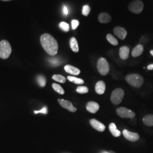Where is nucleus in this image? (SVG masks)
<instances>
[{"mask_svg": "<svg viewBox=\"0 0 153 153\" xmlns=\"http://www.w3.org/2000/svg\"><path fill=\"white\" fill-rule=\"evenodd\" d=\"M98 21L102 23H108L111 21V16L107 13H102L99 16Z\"/></svg>", "mask_w": 153, "mask_h": 153, "instance_id": "17", "label": "nucleus"}, {"mask_svg": "<svg viewBox=\"0 0 153 153\" xmlns=\"http://www.w3.org/2000/svg\"><path fill=\"white\" fill-rule=\"evenodd\" d=\"M143 46L142 44H138L131 51V56L133 57H137L141 55L143 52Z\"/></svg>", "mask_w": 153, "mask_h": 153, "instance_id": "16", "label": "nucleus"}, {"mask_svg": "<svg viewBox=\"0 0 153 153\" xmlns=\"http://www.w3.org/2000/svg\"><path fill=\"white\" fill-rule=\"evenodd\" d=\"M123 134L126 140L131 142H136L140 138V136L138 133L129 131L127 129L123 130Z\"/></svg>", "mask_w": 153, "mask_h": 153, "instance_id": "8", "label": "nucleus"}, {"mask_svg": "<svg viewBox=\"0 0 153 153\" xmlns=\"http://www.w3.org/2000/svg\"><path fill=\"white\" fill-rule=\"evenodd\" d=\"M64 70L68 73H69L73 76H78L80 74L81 71L79 69L71 65H66L64 66Z\"/></svg>", "mask_w": 153, "mask_h": 153, "instance_id": "14", "label": "nucleus"}, {"mask_svg": "<svg viewBox=\"0 0 153 153\" xmlns=\"http://www.w3.org/2000/svg\"><path fill=\"white\" fill-rule=\"evenodd\" d=\"M52 88L54 89V90L56 92L60 94L61 95H64L65 94L64 90L62 88L61 86L60 85L54 83L52 84Z\"/></svg>", "mask_w": 153, "mask_h": 153, "instance_id": "24", "label": "nucleus"}, {"mask_svg": "<svg viewBox=\"0 0 153 153\" xmlns=\"http://www.w3.org/2000/svg\"><path fill=\"white\" fill-rule=\"evenodd\" d=\"M11 53V47L9 42L2 40L0 42V58L5 60L9 57Z\"/></svg>", "mask_w": 153, "mask_h": 153, "instance_id": "3", "label": "nucleus"}, {"mask_svg": "<svg viewBox=\"0 0 153 153\" xmlns=\"http://www.w3.org/2000/svg\"><path fill=\"white\" fill-rule=\"evenodd\" d=\"M100 153H109V152H106V151H103V152H102Z\"/></svg>", "mask_w": 153, "mask_h": 153, "instance_id": "34", "label": "nucleus"}, {"mask_svg": "<svg viewBox=\"0 0 153 153\" xmlns=\"http://www.w3.org/2000/svg\"><path fill=\"white\" fill-rule=\"evenodd\" d=\"M40 43L44 51L50 56L57 53L59 45L57 40L49 33H44L40 36Z\"/></svg>", "mask_w": 153, "mask_h": 153, "instance_id": "1", "label": "nucleus"}, {"mask_svg": "<svg viewBox=\"0 0 153 153\" xmlns=\"http://www.w3.org/2000/svg\"><path fill=\"white\" fill-rule=\"evenodd\" d=\"M47 112H48V109L47 107H44L43 108L40 110H39V111H34V113L35 114H38L39 113H42V114H47Z\"/></svg>", "mask_w": 153, "mask_h": 153, "instance_id": "30", "label": "nucleus"}, {"mask_svg": "<svg viewBox=\"0 0 153 153\" xmlns=\"http://www.w3.org/2000/svg\"><path fill=\"white\" fill-rule=\"evenodd\" d=\"M114 33L115 35L120 39L121 40L125 39L127 35V31L124 28L121 27H116L114 29Z\"/></svg>", "mask_w": 153, "mask_h": 153, "instance_id": "11", "label": "nucleus"}, {"mask_svg": "<svg viewBox=\"0 0 153 153\" xmlns=\"http://www.w3.org/2000/svg\"><path fill=\"white\" fill-rule=\"evenodd\" d=\"M36 80H37V82L40 86L43 88L45 86L47 81H46V78L45 76L42 75H39L37 76Z\"/></svg>", "mask_w": 153, "mask_h": 153, "instance_id": "23", "label": "nucleus"}, {"mask_svg": "<svg viewBox=\"0 0 153 153\" xmlns=\"http://www.w3.org/2000/svg\"><path fill=\"white\" fill-rule=\"evenodd\" d=\"M67 79L70 82H73V83L76 84V85H83L84 83V81L82 79L79 78H76L75 76H68Z\"/></svg>", "mask_w": 153, "mask_h": 153, "instance_id": "21", "label": "nucleus"}, {"mask_svg": "<svg viewBox=\"0 0 153 153\" xmlns=\"http://www.w3.org/2000/svg\"><path fill=\"white\" fill-rule=\"evenodd\" d=\"M97 69L99 73L102 76H106L109 71V65L107 60L101 57L97 61Z\"/></svg>", "mask_w": 153, "mask_h": 153, "instance_id": "5", "label": "nucleus"}, {"mask_svg": "<svg viewBox=\"0 0 153 153\" xmlns=\"http://www.w3.org/2000/svg\"><path fill=\"white\" fill-rule=\"evenodd\" d=\"M130 49L127 46H123L119 49V56L121 60H126L128 59Z\"/></svg>", "mask_w": 153, "mask_h": 153, "instance_id": "13", "label": "nucleus"}, {"mask_svg": "<svg viewBox=\"0 0 153 153\" xmlns=\"http://www.w3.org/2000/svg\"><path fill=\"white\" fill-rule=\"evenodd\" d=\"M109 131H111V134L115 137H119L120 136L121 132L117 129V127L115 125V123H111L109 126Z\"/></svg>", "mask_w": 153, "mask_h": 153, "instance_id": "18", "label": "nucleus"}, {"mask_svg": "<svg viewBox=\"0 0 153 153\" xmlns=\"http://www.w3.org/2000/svg\"><path fill=\"white\" fill-rule=\"evenodd\" d=\"M2 1H11V0H1Z\"/></svg>", "mask_w": 153, "mask_h": 153, "instance_id": "36", "label": "nucleus"}, {"mask_svg": "<svg viewBox=\"0 0 153 153\" xmlns=\"http://www.w3.org/2000/svg\"><path fill=\"white\" fill-rule=\"evenodd\" d=\"M143 123L148 126H153V114L145 115L143 119Z\"/></svg>", "mask_w": 153, "mask_h": 153, "instance_id": "19", "label": "nucleus"}, {"mask_svg": "<svg viewBox=\"0 0 153 153\" xmlns=\"http://www.w3.org/2000/svg\"><path fill=\"white\" fill-rule=\"evenodd\" d=\"M86 108L89 112L91 114H95L98 111L99 109V105L97 102L90 101V102H88L86 104Z\"/></svg>", "mask_w": 153, "mask_h": 153, "instance_id": "12", "label": "nucleus"}, {"mask_svg": "<svg viewBox=\"0 0 153 153\" xmlns=\"http://www.w3.org/2000/svg\"><path fill=\"white\" fill-rule=\"evenodd\" d=\"M90 124L92 126L94 129L98 131L103 132L105 129V126H104L103 123L95 119H91L90 120Z\"/></svg>", "mask_w": 153, "mask_h": 153, "instance_id": "10", "label": "nucleus"}, {"mask_svg": "<svg viewBox=\"0 0 153 153\" xmlns=\"http://www.w3.org/2000/svg\"><path fill=\"white\" fill-rule=\"evenodd\" d=\"M70 47L71 50L74 52L77 53L79 52V47H78V42L76 40V38L74 37H72L70 39Z\"/></svg>", "mask_w": 153, "mask_h": 153, "instance_id": "20", "label": "nucleus"}, {"mask_svg": "<svg viewBox=\"0 0 153 153\" xmlns=\"http://www.w3.org/2000/svg\"><path fill=\"white\" fill-rule=\"evenodd\" d=\"M90 7L88 5H84L82 7V14L85 16H88L90 12Z\"/></svg>", "mask_w": 153, "mask_h": 153, "instance_id": "28", "label": "nucleus"}, {"mask_svg": "<svg viewBox=\"0 0 153 153\" xmlns=\"http://www.w3.org/2000/svg\"><path fill=\"white\" fill-rule=\"evenodd\" d=\"M58 102L59 104H60L61 107H62L63 108H64L65 109H68V111H71V112H75L77 111V109L73 106L71 102H70L69 100H66L62 99H59Z\"/></svg>", "mask_w": 153, "mask_h": 153, "instance_id": "9", "label": "nucleus"}, {"mask_svg": "<svg viewBox=\"0 0 153 153\" xmlns=\"http://www.w3.org/2000/svg\"><path fill=\"white\" fill-rule=\"evenodd\" d=\"M76 91L79 94H86L88 92V88L86 86H78L76 88Z\"/></svg>", "mask_w": 153, "mask_h": 153, "instance_id": "27", "label": "nucleus"}, {"mask_svg": "<svg viewBox=\"0 0 153 153\" xmlns=\"http://www.w3.org/2000/svg\"><path fill=\"white\" fill-rule=\"evenodd\" d=\"M116 113L123 119H133L136 116V114L131 109L126 107H120L116 109Z\"/></svg>", "mask_w": 153, "mask_h": 153, "instance_id": "7", "label": "nucleus"}, {"mask_svg": "<svg viewBox=\"0 0 153 153\" xmlns=\"http://www.w3.org/2000/svg\"><path fill=\"white\" fill-rule=\"evenodd\" d=\"M49 61L51 62V64L54 66L60 65V61L57 58H52V59H49Z\"/></svg>", "mask_w": 153, "mask_h": 153, "instance_id": "29", "label": "nucleus"}, {"mask_svg": "<svg viewBox=\"0 0 153 153\" xmlns=\"http://www.w3.org/2000/svg\"><path fill=\"white\" fill-rule=\"evenodd\" d=\"M150 54L152 55L153 56V50H152V51H150Z\"/></svg>", "mask_w": 153, "mask_h": 153, "instance_id": "35", "label": "nucleus"}, {"mask_svg": "<svg viewBox=\"0 0 153 153\" xmlns=\"http://www.w3.org/2000/svg\"><path fill=\"white\" fill-rule=\"evenodd\" d=\"M148 70H150V71H153V64H150L148 66Z\"/></svg>", "mask_w": 153, "mask_h": 153, "instance_id": "33", "label": "nucleus"}, {"mask_svg": "<svg viewBox=\"0 0 153 153\" xmlns=\"http://www.w3.org/2000/svg\"><path fill=\"white\" fill-rule=\"evenodd\" d=\"M63 13H64V15H65V16H67L68 14L69 11H68L67 7L65 5H64L63 6Z\"/></svg>", "mask_w": 153, "mask_h": 153, "instance_id": "32", "label": "nucleus"}, {"mask_svg": "<svg viewBox=\"0 0 153 153\" xmlns=\"http://www.w3.org/2000/svg\"><path fill=\"white\" fill-rule=\"evenodd\" d=\"M52 79L55 81L60 82L61 83H64L66 82V78L60 74H55L52 76Z\"/></svg>", "mask_w": 153, "mask_h": 153, "instance_id": "25", "label": "nucleus"}, {"mask_svg": "<svg viewBox=\"0 0 153 153\" xmlns=\"http://www.w3.org/2000/svg\"><path fill=\"white\" fill-rule=\"evenodd\" d=\"M126 82L131 86L139 88L142 86L144 79L141 75L138 74H131L127 75L125 78Z\"/></svg>", "mask_w": 153, "mask_h": 153, "instance_id": "2", "label": "nucleus"}, {"mask_svg": "<svg viewBox=\"0 0 153 153\" xmlns=\"http://www.w3.org/2000/svg\"><path fill=\"white\" fill-rule=\"evenodd\" d=\"M106 38L109 43H111L112 45H118L117 40L112 35H111L110 33L107 34Z\"/></svg>", "mask_w": 153, "mask_h": 153, "instance_id": "22", "label": "nucleus"}, {"mask_svg": "<svg viewBox=\"0 0 153 153\" xmlns=\"http://www.w3.org/2000/svg\"><path fill=\"white\" fill-rule=\"evenodd\" d=\"M124 97V91L121 88H117L114 90L111 95V101L114 105L120 104Z\"/></svg>", "mask_w": 153, "mask_h": 153, "instance_id": "4", "label": "nucleus"}, {"mask_svg": "<svg viewBox=\"0 0 153 153\" xmlns=\"http://www.w3.org/2000/svg\"><path fill=\"white\" fill-rule=\"evenodd\" d=\"M79 22L78 21L74 19L71 21V27L73 30H76V28L78 27V26H79Z\"/></svg>", "mask_w": 153, "mask_h": 153, "instance_id": "31", "label": "nucleus"}, {"mask_svg": "<svg viewBox=\"0 0 153 153\" xmlns=\"http://www.w3.org/2000/svg\"><path fill=\"white\" fill-rule=\"evenodd\" d=\"M59 27L62 30L65 32H68L69 31V25L65 22H61L59 24Z\"/></svg>", "mask_w": 153, "mask_h": 153, "instance_id": "26", "label": "nucleus"}, {"mask_svg": "<svg viewBox=\"0 0 153 153\" xmlns=\"http://www.w3.org/2000/svg\"><path fill=\"white\" fill-rule=\"evenodd\" d=\"M144 5L143 2L140 0H135L131 2L128 6V9L131 13L134 14H140L143 9Z\"/></svg>", "mask_w": 153, "mask_h": 153, "instance_id": "6", "label": "nucleus"}, {"mask_svg": "<svg viewBox=\"0 0 153 153\" xmlns=\"http://www.w3.org/2000/svg\"><path fill=\"white\" fill-rule=\"evenodd\" d=\"M95 90L96 93L99 95H102L105 91V84L103 81H99L95 85Z\"/></svg>", "mask_w": 153, "mask_h": 153, "instance_id": "15", "label": "nucleus"}]
</instances>
